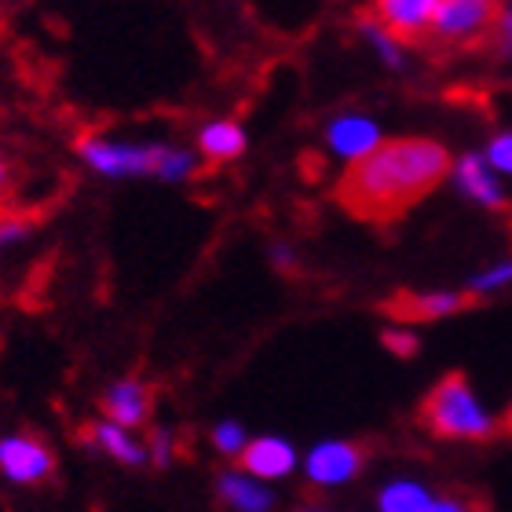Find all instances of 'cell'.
Instances as JSON below:
<instances>
[{"label": "cell", "instance_id": "cell-1", "mask_svg": "<svg viewBox=\"0 0 512 512\" xmlns=\"http://www.w3.org/2000/svg\"><path fill=\"white\" fill-rule=\"evenodd\" d=\"M450 154L425 136L384 139L374 154L352 161L337 180V205L366 224H395L447 180Z\"/></svg>", "mask_w": 512, "mask_h": 512}, {"label": "cell", "instance_id": "cell-2", "mask_svg": "<svg viewBox=\"0 0 512 512\" xmlns=\"http://www.w3.org/2000/svg\"><path fill=\"white\" fill-rule=\"evenodd\" d=\"M421 421L439 439H487L498 428V421L487 414V406L476 399L472 384L461 374H447L425 395Z\"/></svg>", "mask_w": 512, "mask_h": 512}, {"label": "cell", "instance_id": "cell-3", "mask_svg": "<svg viewBox=\"0 0 512 512\" xmlns=\"http://www.w3.org/2000/svg\"><path fill=\"white\" fill-rule=\"evenodd\" d=\"M77 154L99 176L125 180V176H158L169 147H158V143H125V139L85 132V136L77 139Z\"/></svg>", "mask_w": 512, "mask_h": 512}, {"label": "cell", "instance_id": "cell-4", "mask_svg": "<svg viewBox=\"0 0 512 512\" xmlns=\"http://www.w3.org/2000/svg\"><path fill=\"white\" fill-rule=\"evenodd\" d=\"M502 11L487 0H439L436 19H432V37L447 44L483 41L494 30Z\"/></svg>", "mask_w": 512, "mask_h": 512}, {"label": "cell", "instance_id": "cell-5", "mask_svg": "<svg viewBox=\"0 0 512 512\" xmlns=\"http://www.w3.org/2000/svg\"><path fill=\"white\" fill-rule=\"evenodd\" d=\"M0 472L8 476L11 483H41L55 472V454L48 450L41 436H30V432H15V436L0 439Z\"/></svg>", "mask_w": 512, "mask_h": 512}, {"label": "cell", "instance_id": "cell-6", "mask_svg": "<svg viewBox=\"0 0 512 512\" xmlns=\"http://www.w3.org/2000/svg\"><path fill=\"white\" fill-rule=\"evenodd\" d=\"M359 469H363V450L355 447V443H344V439L319 443L308 454V461H304V476L315 487H341V483L355 480Z\"/></svg>", "mask_w": 512, "mask_h": 512}, {"label": "cell", "instance_id": "cell-7", "mask_svg": "<svg viewBox=\"0 0 512 512\" xmlns=\"http://www.w3.org/2000/svg\"><path fill=\"white\" fill-rule=\"evenodd\" d=\"M150 410H154V388L143 377H121L103 392V414L110 425L125 428V432L147 425Z\"/></svg>", "mask_w": 512, "mask_h": 512}, {"label": "cell", "instance_id": "cell-8", "mask_svg": "<svg viewBox=\"0 0 512 512\" xmlns=\"http://www.w3.org/2000/svg\"><path fill=\"white\" fill-rule=\"evenodd\" d=\"M469 308V293H454V289H436V293H395L384 300V315L395 322H432L447 319L454 311Z\"/></svg>", "mask_w": 512, "mask_h": 512}, {"label": "cell", "instance_id": "cell-9", "mask_svg": "<svg viewBox=\"0 0 512 512\" xmlns=\"http://www.w3.org/2000/svg\"><path fill=\"white\" fill-rule=\"evenodd\" d=\"M436 4L439 0H381L374 8V19L395 41H417V37L432 33Z\"/></svg>", "mask_w": 512, "mask_h": 512}, {"label": "cell", "instance_id": "cell-10", "mask_svg": "<svg viewBox=\"0 0 512 512\" xmlns=\"http://www.w3.org/2000/svg\"><path fill=\"white\" fill-rule=\"evenodd\" d=\"M326 143H330L337 158H348V165H352V161H363L366 154H374L384 139L377 121L359 118V114H344V118H337L326 128Z\"/></svg>", "mask_w": 512, "mask_h": 512}, {"label": "cell", "instance_id": "cell-11", "mask_svg": "<svg viewBox=\"0 0 512 512\" xmlns=\"http://www.w3.org/2000/svg\"><path fill=\"white\" fill-rule=\"evenodd\" d=\"M242 469H246V476H253V480H282V476H289V472L297 469V450L289 447L286 439L278 436H260L253 439L246 447V454H242Z\"/></svg>", "mask_w": 512, "mask_h": 512}, {"label": "cell", "instance_id": "cell-12", "mask_svg": "<svg viewBox=\"0 0 512 512\" xmlns=\"http://www.w3.org/2000/svg\"><path fill=\"white\" fill-rule=\"evenodd\" d=\"M454 180H458L461 191L469 194L472 202H480L483 209H505V205H509L502 183H498L494 169L480 154H465V158L454 165Z\"/></svg>", "mask_w": 512, "mask_h": 512}, {"label": "cell", "instance_id": "cell-13", "mask_svg": "<svg viewBox=\"0 0 512 512\" xmlns=\"http://www.w3.org/2000/svg\"><path fill=\"white\" fill-rule=\"evenodd\" d=\"M81 439H85L88 447H96V450H103V454H110V458H118L121 465H143V461H150L147 443L132 439L125 428L110 425L107 417H99V421L81 428Z\"/></svg>", "mask_w": 512, "mask_h": 512}, {"label": "cell", "instance_id": "cell-14", "mask_svg": "<svg viewBox=\"0 0 512 512\" xmlns=\"http://www.w3.org/2000/svg\"><path fill=\"white\" fill-rule=\"evenodd\" d=\"M220 498L235 512H271V505H275V494L267 491L260 480L242 476V472H224L220 476Z\"/></svg>", "mask_w": 512, "mask_h": 512}, {"label": "cell", "instance_id": "cell-15", "mask_svg": "<svg viewBox=\"0 0 512 512\" xmlns=\"http://www.w3.org/2000/svg\"><path fill=\"white\" fill-rule=\"evenodd\" d=\"M198 150L202 158H209L213 165H224V161H235L242 150H246V132L238 121H209L198 136Z\"/></svg>", "mask_w": 512, "mask_h": 512}, {"label": "cell", "instance_id": "cell-16", "mask_svg": "<svg viewBox=\"0 0 512 512\" xmlns=\"http://www.w3.org/2000/svg\"><path fill=\"white\" fill-rule=\"evenodd\" d=\"M377 505H381V512H432L436 498H432V494H428L421 483L395 480V483H388V487L381 491Z\"/></svg>", "mask_w": 512, "mask_h": 512}, {"label": "cell", "instance_id": "cell-17", "mask_svg": "<svg viewBox=\"0 0 512 512\" xmlns=\"http://www.w3.org/2000/svg\"><path fill=\"white\" fill-rule=\"evenodd\" d=\"M359 30H363L366 41H370L377 52H381L384 63H388V66H403V41H395V37L384 30L381 22L370 19V15H363V19H359Z\"/></svg>", "mask_w": 512, "mask_h": 512}, {"label": "cell", "instance_id": "cell-18", "mask_svg": "<svg viewBox=\"0 0 512 512\" xmlns=\"http://www.w3.org/2000/svg\"><path fill=\"white\" fill-rule=\"evenodd\" d=\"M213 447L220 450V454H227V458H242L249 447L246 428L238 425V421H220V425L213 428Z\"/></svg>", "mask_w": 512, "mask_h": 512}, {"label": "cell", "instance_id": "cell-19", "mask_svg": "<svg viewBox=\"0 0 512 512\" xmlns=\"http://www.w3.org/2000/svg\"><path fill=\"white\" fill-rule=\"evenodd\" d=\"M512 282V260H505V264H494L487 267V271H480V275H472L469 282V293L476 297V293H494V289H502Z\"/></svg>", "mask_w": 512, "mask_h": 512}, {"label": "cell", "instance_id": "cell-20", "mask_svg": "<svg viewBox=\"0 0 512 512\" xmlns=\"http://www.w3.org/2000/svg\"><path fill=\"white\" fill-rule=\"evenodd\" d=\"M194 169H198V158H194V154L169 147V154H165V161H161L158 180H187V176H191Z\"/></svg>", "mask_w": 512, "mask_h": 512}, {"label": "cell", "instance_id": "cell-21", "mask_svg": "<svg viewBox=\"0 0 512 512\" xmlns=\"http://www.w3.org/2000/svg\"><path fill=\"white\" fill-rule=\"evenodd\" d=\"M381 344L388 348L392 355H399V359H410V355H417V348H421V341H417V333L403 330V326H392V330L381 333Z\"/></svg>", "mask_w": 512, "mask_h": 512}, {"label": "cell", "instance_id": "cell-22", "mask_svg": "<svg viewBox=\"0 0 512 512\" xmlns=\"http://www.w3.org/2000/svg\"><path fill=\"white\" fill-rule=\"evenodd\" d=\"M487 165L494 172H509L512 176V132H502V136L491 139V147H487Z\"/></svg>", "mask_w": 512, "mask_h": 512}, {"label": "cell", "instance_id": "cell-23", "mask_svg": "<svg viewBox=\"0 0 512 512\" xmlns=\"http://www.w3.org/2000/svg\"><path fill=\"white\" fill-rule=\"evenodd\" d=\"M30 216H22V213H0V249L11 246V242H19L26 231H30Z\"/></svg>", "mask_w": 512, "mask_h": 512}, {"label": "cell", "instance_id": "cell-24", "mask_svg": "<svg viewBox=\"0 0 512 512\" xmlns=\"http://www.w3.org/2000/svg\"><path fill=\"white\" fill-rule=\"evenodd\" d=\"M147 454L154 465H169L172 461V436L165 428H150V443H147Z\"/></svg>", "mask_w": 512, "mask_h": 512}, {"label": "cell", "instance_id": "cell-25", "mask_svg": "<svg viewBox=\"0 0 512 512\" xmlns=\"http://www.w3.org/2000/svg\"><path fill=\"white\" fill-rule=\"evenodd\" d=\"M432 512H469V509H465L458 498H439V502L432 505Z\"/></svg>", "mask_w": 512, "mask_h": 512}, {"label": "cell", "instance_id": "cell-26", "mask_svg": "<svg viewBox=\"0 0 512 512\" xmlns=\"http://www.w3.org/2000/svg\"><path fill=\"white\" fill-rule=\"evenodd\" d=\"M275 264H278V267H293V253L278 246V249H275Z\"/></svg>", "mask_w": 512, "mask_h": 512}, {"label": "cell", "instance_id": "cell-27", "mask_svg": "<svg viewBox=\"0 0 512 512\" xmlns=\"http://www.w3.org/2000/svg\"><path fill=\"white\" fill-rule=\"evenodd\" d=\"M4 187H8V165H4V158H0V194H4Z\"/></svg>", "mask_w": 512, "mask_h": 512}, {"label": "cell", "instance_id": "cell-28", "mask_svg": "<svg viewBox=\"0 0 512 512\" xmlns=\"http://www.w3.org/2000/svg\"><path fill=\"white\" fill-rule=\"evenodd\" d=\"M505 428L512 432V406H509V414H505Z\"/></svg>", "mask_w": 512, "mask_h": 512}]
</instances>
